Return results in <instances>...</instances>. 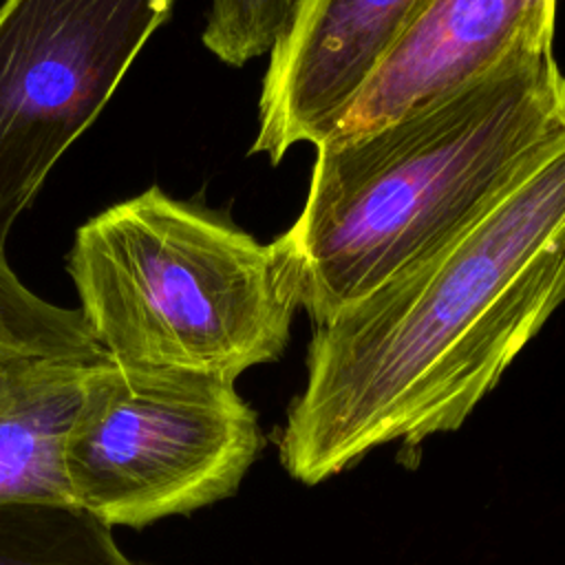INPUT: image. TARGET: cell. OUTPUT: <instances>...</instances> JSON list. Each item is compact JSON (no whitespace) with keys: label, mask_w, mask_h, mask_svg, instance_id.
Segmentation results:
<instances>
[{"label":"cell","mask_w":565,"mask_h":565,"mask_svg":"<svg viewBox=\"0 0 565 565\" xmlns=\"http://www.w3.org/2000/svg\"><path fill=\"white\" fill-rule=\"evenodd\" d=\"M174 0L0 4V254L62 152L95 121Z\"/></svg>","instance_id":"cell-5"},{"label":"cell","mask_w":565,"mask_h":565,"mask_svg":"<svg viewBox=\"0 0 565 565\" xmlns=\"http://www.w3.org/2000/svg\"><path fill=\"white\" fill-rule=\"evenodd\" d=\"M0 342L20 353L106 358L82 311L35 296L11 271L4 254H0Z\"/></svg>","instance_id":"cell-10"},{"label":"cell","mask_w":565,"mask_h":565,"mask_svg":"<svg viewBox=\"0 0 565 565\" xmlns=\"http://www.w3.org/2000/svg\"><path fill=\"white\" fill-rule=\"evenodd\" d=\"M102 360L0 358V503H71L66 435L86 377Z\"/></svg>","instance_id":"cell-8"},{"label":"cell","mask_w":565,"mask_h":565,"mask_svg":"<svg viewBox=\"0 0 565 565\" xmlns=\"http://www.w3.org/2000/svg\"><path fill=\"white\" fill-rule=\"evenodd\" d=\"M419 0H302L269 51L252 154L329 139Z\"/></svg>","instance_id":"cell-6"},{"label":"cell","mask_w":565,"mask_h":565,"mask_svg":"<svg viewBox=\"0 0 565 565\" xmlns=\"http://www.w3.org/2000/svg\"><path fill=\"white\" fill-rule=\"evenodd\" d=\"M260 446L234 380L106 355L66 435L68 497L110 527L141 530L234 494Z\"/></svg>","instance_id":"cell-4"},{"label":"cell","mask_w":565,"mask_h":565,"mask_svg":"<svg viewBox=\"0 0 565 565\" xmlns=\"http://www.w3.org/2000/svg\"><path fill=\"white\" fill-rule=\"evenodd\" d=\"M68 274L93 338L119 364L236 382L289 340L296 309L269 243L159 188L88 218Z\"/></svg>","instance_id":"cell-3"},{"label":"cell","mask_w":565,"mask_h":565,"mask_svg":"<svg viewBox=\"0 0 565 565\" xmlns=\"http://www.w3.org/2000/svg\"><path fill=\"white\" fill-rule=\"evenodd\" d=\"M0 565H141L73 503H0Z\"/></svg>","instance_id":"cell-9"},{"label":"cell","mask_w":565,"mask_h":565,"mask_svg":"<svg viewBox=\"0 0 565 565\" xmlns=\"http://www.w3.org/2000/svg\"><path fill=\"white\" fill-rule=\"evenodd\" d=\"M302 0H212L203 44L221 62L243 66L269 53Z\"/></svg>","instance_id":"cell-11"},{"label":"cell","mask_w":565,"mask_h":565,"mask_svg":"<svg viewBox=\"0 0 565 565\" xmlns=\"http://www.w3.org/2000/svg\"><path fill=\"white\" fill-rule=\"evenodd\" d=\"M558 0H419L329 139H351L477 82L525 46L554 42Z\"/></svg>","instance_id":"cell-7"},{"label":"cell","mask_w":565,"mask_h":565,"mask_svg":"<svg viewBox=\"0 0 565 565\" xmlns=\"http://www.w3.org/2000/svg\"><path fill=\"white\" fill-rule=\"evenodd\" d=\"M565 300V128L441 245L316 324L278 439L316 486L459 428Z\"/></svg>","instance_id":"cell-1"},{"label":"cell","mask_w":565,"mask_h":565,"mask_svg":"<svg viewBox=\"0 0 565 565\" xmlns=\"http://www.w3.org/2000/svg\"><path fill=\"white\" fill-rule=\"evenodd\" d=\"M565 128L552 42L351 139H324L302 212L269 243L280 291L316 324L472 221Z\"/></svg>","instance_id":"cell-2"}]
</instances>
